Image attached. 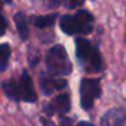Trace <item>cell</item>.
<instances>
[{"label": "cell", "mask_w": 126, "mask_h": 126, "mask_svg": "<svg viewBox=\"0 0 126 126\" xmlns=\"http://www.w3.org/2000/svg\"><path fill=\"white\" fill-rule=\"evenodd\" d=\"M1 88L5 95L13 100H16V101L24 100L27 103H35L37 100V94L33 89V83L26 71L22 72L21 77L17 80L9 79V80L3 82Z\"/></svg>", "instance_id": "1"}, {"label": "cell", "mask_w": 126, "mask_h": 126, "mask_svg": "<svg viewBox=\"0 0 126 126\" xmlns=\"http://www.w3.org/2000/svg\"><path fill=\"white\" fill-rule=\"evenodd\" d=\"M59 26L67 35H89L94 29V17L87 10H77L73 15H63Z\"/></svg>", "instance_id": "2"}, {"label": "cell", "mask_w": 126, "mask_h": 126, "mask_svg": "<svg viewBox=\"0 0 126 126\" xmlns=\"http://www.w3.org/2000/svg\"><path fill=\"white\" fill-rule=\"evenodd\" d=\"M76 56L84 66L85 71L98 72L101 69L103 61L100 52L92 45L89 40L84 37H78L76 40Z\"/></svg>", "instance_id": "3"}, {"label": "cell", "mask_w": 126, "mask_h": 126, "mask_svg": "<svg viewBox=\"0 0 126 126\" xmlns=\"http://www.w3.org/2000/svg\"><path fill=\"white\" fill-rule=\"evenodd\" d=\"M46 64L52 76H68L72 73V63L62 45L51 47L46 54Z\"/></svg>", "instance_id": "4"}, {"label": "cell", "mask_w": 126, "mask_h": 126, "mask_svg": "<svg viewBox=\"0 0 126 126\" xmlns=\"http://www.w3.org/2000/svg\"><path fill=\"white\" fill-rule=\"evenodd\" d=\"M101 94L100 79L98 78H83L80 82V105L84 110L92 109L95 99Z\"/></svg>", "instance_id": "5"}, {"label": "cell", "mask_w": 126, "mask_h": 126, "mask_svg": "<svg viewBox=\"0 0 126 126\" xmlns=\"http://www.w3.org/2000/svg\"><path fill=\"white\" fill-rule=\"evenodd\" d=\"M100 126H126V109H110L103 115L100 120Z\"/></svg>", "instance_id": "6"}, {"label": "cell", "mask_w": 126, "mask_h": 126, "mask_svg": "<svg viewBox=\"0 0 126 126\" xmlns=\"http://www.w3.org/2000/svg\"><path fill=\"white\" fill-rule=\"evenodd\" d=\"M71 109V98L68 94H61L57 98L52 100V103L45 108V111L47 115H53L54 112L57 114H66Z\"/></svg>", "instance_id": "7"}, {"label": "cell", "mask_w": 126, "mask_h": 126, "mask_svg": "<svg viewBox=\"0 0 126 126\" xmlns=\"http://www.w3.org/2000/svg\"><path fill=\"white\" fill-rule=\"evenodd\" d=\"M67 85V80L64 79H56L51 76H42L40 79V87L45 95L52 94L54 90H61Z\"/></svg>", "instance_id": "8"}, {"label": "cell", "mask_w": 126, "mask_h": 126, "mask_svg": "<svg viewBox=\"0 0 126 126\" xmlns=\"http://www.w3.org/2000/svg\"><path fill=\"white\" fill-rule=\"evenodd\" d=\"M14 21H15V25H16L20 38L22 41L27 40V37H29V25H27V17H26L25 13L19 11L17 14H15L14 15Z\"/></svg>", "instance_id": "9"}, {"label": "cell", "mask_w": 126, "mask_h": 126, "mask_svg": "<svg viewBox=\"0 0 126 126\" xmlns=\"http://www.w3.org/2000/svg\"><path fill=\"white\" fill-rule=\"evenodd\" d=\"M57 14H49V15H43V16H37L33 20V25L38 29H46V27H52L56 22Z\"/></svg>", "instance_id": "10"}, {"label": "cell", "mask_w": 126, "mask_h": 126, "mask_svg": "<svg viewBox=\"0 0 126 126\" xmlns=\"http://www.w3.org/2000/svg\"><path fill=\"white\" fill-rule=\"evenodd\" d=\"M10 54H11V48L8 43L0 45V72H4L6 69Z\"/></svg>", "instance_id": "11"}, {"label": "cell", "mask_w": 126, "mask_h": 126, "mask_svg": "<svg viewBox=\"0 0 126 126\" xmlns=\"http://www.w3.org/2000/svg\"><path fill=\"white\" fill-rule=\"evenodd\" d=\"M6 29H8V21H6L5 16L1 14V11H0V37L5 35Z\"/></svg>", "instance_id": "12"}, {"label": "cell", "mask_w": 126, "mask_h": 126, "mask_svg": "<svg viewBox=\"0 0 126 126\" xmlns=\"http://www.w3.org/2000/svg\"><path fill=\"white\" fill-rule=\"evenodd\" d=\"M83 3L82 1H74V3H66V5L68 6V8H77L78 5H82Z\"/></svg>", "instance_id": "13"}, {"label": "cell", "mask_w": 126, "mask_h": 126, "mask_svg": "<svg viewBox=\"0 0 126 126\" xmlns=\"http://www.w3.org/2000/svg\"><path fill=\"white\" fill-rule=\"evenodd\" d=\"M77 126H94V125L89 121H80V122L77 124Z\"/></svg>", "instance_id": "14"}]
</instances>
